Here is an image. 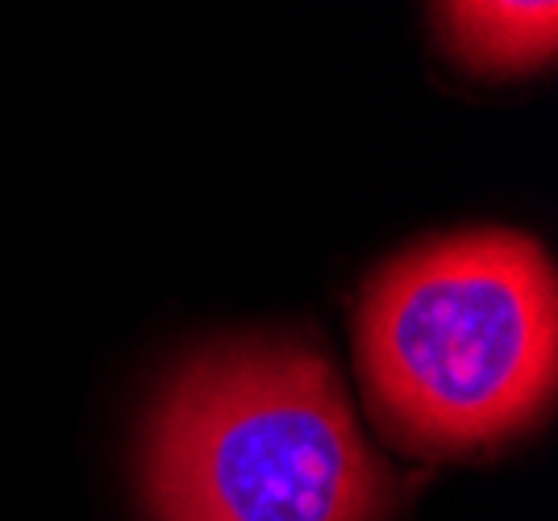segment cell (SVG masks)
<instances>
[{
  "mask_svg": "<svg viewBox=\"0 0 558 521\" xmlns=\"http://www.w3.org/2000/svg\"><path fill=\"white\" fill-rule=\"evenodd\" d=\"M354 334L375 413L404 447H500L555 397V267L512 230L434 238L375 271Z\"/></svg>",
  "mask_w": 558,
  "mask_h": 521,
  "instance_id": "obj_1",
  "label": "cell"
},
{
  "mask_svg": "<svg viewBox=\"0 0 558 521\" xmlns=\"http://www.w3.org/2000/svg\"><path fill=\"white\" fill-rule=\"evenodd\" d=\"M155 521H379L392 475L308 342H230L187 359L146 426Z\"/></svg>",
  "mask_w": 558,
  "mask_h": 521,
  "instance_id": "obj_2",
  "label": "cell"
},
{
  "mask_svg": "<svg viewBox=\"0 0 558 521\" xmlns=\"http://www.w3.org/2000/svg\"><path fill=\"white\" fill-rule=\"evenodd\" d=\"M442 29L450 50L475 72H534L555 59L558 9L550 0H463L442 9Z\"/></svg>",
  "mask_w": 558,
  "mask_h": 521,
  "instance_id": "obj_3",
  "label": "cell"
}]
</instances>
